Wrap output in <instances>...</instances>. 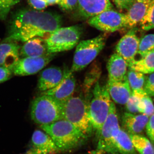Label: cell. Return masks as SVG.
Returning a JSON list of instances; mask_svg holds the SVG:
<instances>
[{"label": "cell", "instance_id": "obj_1", "mask_svg": "<svg viewBox=\"0 0 154 154\" xmlns=\"http://www.w3.org/2000/svg\"><path fill=\"white\" fill-rule=\"evenodd\" d=\"M61 17L51 12L24 9L14 14L5 42H26L31 38H46L60 28Z\"/></svg>", "mask_w": 154, "mask_h": 154}, {"label": "cell", "instance_id": "obj_2", "mask_svg": "<svg viewBox=\"0 0 154 154\" xmlns=\"http://www.w3.org/2000/svg\"><path fill=\"white\" fill-rule=\"evenodd\" d=\"M40 127L51 138L60 152L76 148L82 145L88 137L77 127L64 119Z\"/></svg>", "mask_w": 154, "mask_h": 154}, {"label": "cell", "instance_id": "obj_3", "mask_svg": "<svg viewBox=\"0 0 154 154\" xmlns=\"http://www.w3.org/2000/svg\"><path fill=\"white\" fill-rule=\"evenodd\" d=\"M111 102L106 86L101 85L97 82L93 91V99L88 104V115L97 139L109 114Z\"/></svg>", "mask_w": 154, "mask_h": 154}, {"label": "cell", "instance_id": "obj_4", "mask_svg": "<svg viewBox=\"0 0 154 154\" xmlns=\"http://www.w3.org/2000/svg\"><path fill=\"white\" fill-rule=\"evenodd\" d=\"M62 104L48 95H42L32 102L30 115L32 120L40 125L62 119Z\"/></svg>", "mask_w": 154, "mask_h": 154}, {"label": "cell", "instance_id": "obj_5", "mask_svg": "<svg viewBox=\"0 0 154 154\" xmlns=\"http://www.w3.org/2000/svg\"><path fill=\"white\" fill-rule=\"evenodd\" d=\"M88 104L79 96H72L62 104V119L81 130L89 137L93 132L88 115Z\"/></svg>", "mask_w": 154, "mask_h": 154}, {"label": "cell", "instance_id": "obj_6", "mask_svg": "<svg viewBox=\"0 0 154 154\" xmlns=\"http://www.w3.org/2000/svg\"><path fill=\"white\" fill-rule=\"evenodd\" d=\"M106 38L105 35H99L78 43L70 69L71 71L73 73L80 71L93 62L105 47Z\"/></svg>", "mask_w": 154, "mask_h": 154}, {"label": "cell", "instance_id": "obj_7", "mask_svg": "<svg viewBox=\"0 0 154 154\" xmlns=\"http://www.w3.org/2000/svg\"><path fill=\"white\" fill-rule=\"evenodd\" d=\"M82 33L79 25L58 28L45 38L50 54L70 50L79 43Z\"/></svg>", "mask_w": 154, "mask_h": 154}, {"label": "cell", "instance_id": "obj_8", "mask_svg": "<svg viewBox=\"0 0 154 154\" xmlns=\"http://www.w3.org/2000/svg\"><path fill=\"white\" fill-rule=\"evenodd\" d=\"M119 128L116 107L112 101L109 114L98 138L97 148L94 152L97 153L119 154L113 145V139L114 131Z\"/></svg>", "mask_w": 154, "mask_h": 154}, {"label": "cell", "instance_id": "obj_9", "mask_svg": "<svg viewBox=\"0 0 154 154\" xmlns=\"http://www.w3.org/2000/svg\"><path fill=\"white\" fill-rule=\"evenodd\" d=\"M88 23L103 32L113 33L125 28V15L112 9L90 18Z\"/></svg>", "mask_w": 154, "mask_h": 154}, {"label": "cell", "instance_id": "obj_10", "mask_svg": "<svg viewBox=\"0 0 154 154\" xmlns=\"http://www.w3.org/2000/svg\"><path fill=\"white\" fill-rule=\"evenodd\" d=\"M76 87V80L71 69L65 68L62 79L55 88L42 92V95L52 96L63 104L73 96Z\"/></svg>", "mask_w": 154, "mask_h": 154}, {"label": "cell", "instance_id": "obj_11", "mask_svg": "<svg viewBox=\"0 0 154 154\" xmlns=\"http://www.w3.org/2000/svg\"><path fill=\"white\" fill-rule=\"evenodd\" d=\"M57 54L37 57H23L20 59L13 70L16 75L27 76L35 74L51 61Z\"/></svg>", "mask_w": 154, "mask_h": 154}, {"label": "cell", "instance_id": "obj_12", "mask_svg": "<svg viewBox=\"0 0 154 154\" xmlns=\"http://www.w3.org/2000/svg\"><path fill=\"white\" fill-rule=\"evenodd\" d=\"M59 152L51 138L43 131L36 130L32 135L25 154H57Z\"/></svg>", "mask_w": 154, "mask_h": 154}, {"label": "cell", "instance_id": "obj_13", "mask_svg": "<svg viewBox=\"0 0 154 154\" xmlns=\"http://www.w3.org/2000/svg\"><path fill=\"white\" fill-rule=\"evenodd\" d=\"M136 31L135 27L131 29L122 36L116 47V53L121 56L128 65L135 60L138 49L140 40L136 35Z\"/></svg>", "mask_w": 154, "mask_h": 154}, {"label": "cell", "instance_id": "obj_14", "mask_svg": "<svg viewBox=\"0 0 154 154\" xmlns=\"http://www.w3.org/2000/svg\"><path fill=\"white\" fill-rule=\"evenodd\" d=\"M78 2L79 14L85 19H89L113 8L110 0H78Z\"/></svg>", "mask_w": 154, "mask_h": 154}, {"label": "cell", "instance_id": "obj_15", "mask_svg": "<svg viewBox=\"0 0 154 154\" xmlns=\"http://www.w3.org/2000/svg\"><path fill=\"white\" fill-rule=\"evenodd\" d=\"M21 46L15 42L4 41L0 44V67L13 71L20 59Z\"/></svg>", "mask_w": 154, "mask_h": 154}, {"label": "cell", "instance_id": "obj_16", "mask_svg": "<svg viewBox=\"0 0 154 154\" xmlns=\"http://www.w3.org/2000/svg\"><path fill=\"white\" fill-rule=\"evenodd\" d=\"M106 87L110 98L120 105H125L132 94L126 75L121 81L108 80Z\"/></svg>", "mask_w": 154, "mask_h": 154}, {"label": "cell", "instance_id": "obj_17", "mask_svg": "<svg viewBox=\"0 0 154 154\" xmlns=\"http://www.w3.org/2000/svg\"><path fill=\"white\" fill-rule=\"evenodd\" d=\"M63 76V70L58 67H50L45 69L38 79V90L44 92L55 88L61 81Z\"/></svg>", "mask_w": 154, "mask_h": 154}, {"label": "cell", "instance_id": "obj_18", "mask_svg": "<svg viewBox=\"0 0 154 154\" xmlns=\"http://www.w3.org/2000/svg\"><path fill=\"white\" fill-rule=\"evenodd\" d=\"M49 54L45 39L40 37L26 42L20 50V56L23 58L40 57Z\"/></svg>", "mask_w": 154, "mask_h": 154}, {"label": "cell", "instance_id": "obj_19", "mask_svg": "<svg viewBox=\"0 0 154 154\" xmlns=\"http://www.w3.org/2000/svg\"><path fill=\"white\" fill-rule=\"evenodd\" d=\"M149 118L143 114L136 115L126 112L122 116V125L128 134H140L146 128Z\"/></svg>", "mask_w": 154, "mask_h": 154}, {"label": "cell", "instance_id": "obj_20", "mask_svg": "<svg viewBox=\"0 0 154 154\" xmlns=\"http://www.w3.org/2000/svg\"><path fill=\"white\" fill-rule=\"evenodd\" d=\"M128 64L124 59L115 53L110 57L107 67L108 80L121 81L126 76Z\"/></svg>", "mask_w": 154, "mask_h": 154}, {"label": "cell", "instance_id": "obj_21", "mask_svg": "<svg viewBox=\"0 0 154 154\" xmlns=\"http://www.w3.org/2000/svg\"><path fill=\"white\" fill-rule=\"evenodd\" d=\"M152 5L135 1L125 14V28L132 29L135 28L138 24H139Z\"/></svg>", "mask_w": 154, "mask_h": 154}, {"label": "cell", "instance_id": "obj_22", "mask_svg": "<svg viewBox=\"0 0 154 154\" xmlns=\"http://www.w3.org/2000/svg\"><path fill=\"white\" fill-rule=\"evenodd\" d=\"M113 144L119 154H139L133 144L129 134L119 128L114 131Z\"/></svg>", "mask_w": 154, "mask_h": 154}, {"label": "cell", "instance_id": "obj_23", "mask_svg": "<svg viewBox=\"0 0 154 154\" xmlns=\"http://www.w3.org/2000/svg\"><path fill=\"white\" fill-rule=\"evenodd\" d=\"M129 69L143 74L154 72V51L138 60H134L128 65Z\"/></svg>", "mask_w": 154, "mask_h": 154}, {"label": "cell", "instance_id": "obj_24", "mask_svg": "<svg viewBox=\"0 0 154 154\" xmlns=\"http://www.w3.org/2000/svg\"><path fill=\"white\" fill-rule=\"evenodd\" d=\"M139 154H154V146L149 140L140 134H129Z\"/></svg>", "mask_w": 154, "mask_h": 154}, {"label": "cell", "instance_id": "obj_25", "mask_svg": "<svg viewBox=\"0 0 154 154\" xmlns=\"http://www.w3.org/2000/svg\"><path fill=\"white\" fill-rule=\"evenodd\" d=\"M127 78L132 92H144L146 77L144 74L129 69L127 72Z\"/></svg>", "mask_w": 154, "mask_h": 154}, {"label": "cell", "instance_id": "obj_26", "mask_svg": "<svg viewBox=\"0 0 154 154\" xmlns=\"http://www.w3.org/2000/svg\"><path fill=\"white\" fill-rule=\"evenodd\" d=\"M154 51V34H149L144 36L140 41L137 54H139L141 58Z\"/></svg>", "mask_w": 154, "mask_h": 154}, {"label": "cell", "instance_id": "obj_27", "mask_svg": "<svg viewBox=\"0 0 154 154\" xmlns=\"http://www.w3.org/2000/svg\"><path fill=\"white\" fill-rule=\"evenodd\" d=\"M139 113L149 117L154 114V105L150 96L147 94L141 97L137 105Z\"/></svg>", "mask_w": 154, "mask_h": 154}, {"label": "cell", "instance_id": "obj_28", "mask_svg": "<svg viewBox=\"0 0 154 154\" xmlns=\"http://www.w3.org/2000/svg\"><path fill=\"white\" fill-rule=\"evenodd\" d=\"M145 92H132L131 96L125 104V109L128 113L136 114L139 113L137 105L141 97L146 95Z\"/></svg>", "mask_w": 154, "mask_h": 154}, {"label": "cell", "instance_id": "obj_29", "mask_svg": "<svg viewBox=\"0 0 154 154\" xmlns=\"http://www.w3.org/2000/svg\"><path fill=\"white\" fill-rule=\"evenodd\" d=\"M139 24L143 30H149L154 28V4L149 8Z\"/></svg>", "mask_w": 154, "mask_h": 154}, {"label": "cell", "instance_id": "obj_30", "mask_svg": "<svg viewBox=\"0 0 154 154\" xmlns=\"http://www.w3.org/2000/svg\"><path fill=\"white\" fill-rule=\"evenodd\" d=\"M22 0H0V19L5 20L12 8Z\"/></svg>", "mask_w": 154, "mask_h": 154}, {"label": "cell", "instance_id": "obj_31", "mask_svg": "<svg viewBox=\"0 0 154 154\" xmlns=\"http://www.w3.org/2000/svg\"><path fill=\"white\" fill-rule=\"evenodd\" d=\"M78 0H60L58 5L62 11L70 12L78 8Z\"/></svg>", "mask_w": 154, "mask_h": 154}, {"label": "cell", "instance_id": "obj_32", "mask_svg": "<svg viewBox=\"0 0 154 154\" xmlns=\"http://www.w3.org/2000/svg\"><path fill=\"white\" fill-rule=\"evenodd\" d=\"M144 90L148 96L154 97V72L146 78Z\"/></svg>", "mask_w": 154, "mask_h": 154}, {"label": "cell", "instance_id": "obj_33", "mask_svg": "<svg viewBox=\"0 0 154 154\" xmlns=\"http://www.w3.org/2000/svg\"><path fill=\"white\" fill-rule=\"evenodd\" d=\"M146 132L149 139L154 145V114L149 118L146 127Z\"/></svg>", "mask_w": 154, "mask_h": 154}, {"label": "cell", "instance_id": "obj_34", "mask_svg": "<svg viewBox=\"0 0 154 154\" xmlns=\"http://www.w3.org/2000/svg\"><path fill=\"white\" fill-rule=\"evenodd\" d=\"M136 0H112L114 5L119 10H128Z\"/></svg>", "mask_w": 154, "mask_h": 154}, {"label": "cell", "instance_id": "obj_35", "mask_svg": "<svg viewBox=\"0 0 154 154\" xmlns=\"http://www.w3.org/2000/svg\"><path fill=\"white\" fill-rule=\"evenodd\" d=\"M28 2L30 6L36 11H42L48 6L45 0H28Z\"/></svg>", "mask_w": 154, "mask_h": 154}, {"label": "cell", "instance_id": "obj_36", "mask_svg": "<svg viewBox=\"0 0 154 154\" xmlns=\"http://www.w3.org/2000/svg\"><path fill=\"white\" fill-rule=\"evenodd\" d=\"M12 70L9 69L0 67V83L8 80L12 75Z\"/></svg>", "mask_w": 154, "mask_h": 154}, {"label": "cell", "instance_id": "obj_37", "mask_svg": "<svg viewBox=\"0 0 154 154\" xmlns=\"http://www.w3.org/2000/svg\"><path fill=\"white\" fill-rule=\"evenodd\" d=\"M47 4H48V6L53 5H58L60 0H45Z\"/></svg>", "mask_w": 154, "mask_h": 154}, {"label": "cell", "instance_id": "obj_38", "mask_svg": "<svg viewBox=\"0 0 154 154\" xmlns=\"http://www.w3.org/2000/svg\"><path fill=\"white\" fill-rule=\"evenodd\" d=\"M136 1L140 2L147 3V4H154V0H136Z\"/></svg>", "mask_w": 154, "mask_h": 154}, {"label": "cell", "instance_id": "obj_39", "mask_svg": "<svg viewBox=\"0 0 154 154\" xmlns=\"http://www.w3.org/2000/svg\"><path fill=\"white\" fill-rule=\"evenodd\" d=\"M90 154H109V153H97L95 152L94 151L91 152V153Z\"/></svg>", "mask_w": 154, "mask_h": 154}]
</instances>
